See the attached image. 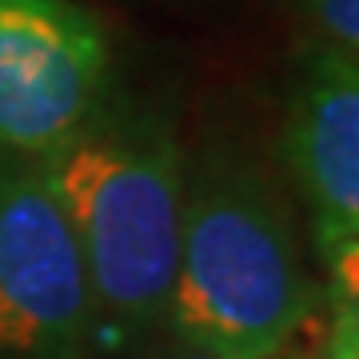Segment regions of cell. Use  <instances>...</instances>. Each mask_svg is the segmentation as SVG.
<instances>
[{
	"instance_id": "7a4b0ae2",
	"label": "cell",
	"mask_w": 359,
	"mask_h": 359,
	"mask_svg": "<svg viewBox=\"0 0 359 359\" xmlns=\"http://www.w3.org/2000/svg\"><path fill=\"white\" fill-rule=\"evenodd\" d=\"M36 160L84 252L96 327L132 339L168 320L188 180L172 132L100 112Z\"/></svg>"
},
{
	"instance_id": "52a82bcc",
	"label": "cell",
	"mask_w": 359,
	"mask_h": 359,
	"mask_svg": "<svg viewBox=\"0 0 359 359\" xmlns=\"http://www.w3.org/2000/svg\"><path fill=\"white\" fill-rule=\"evenodd\" d=\"M311 25L339 52H359V0H304Z\"/></svg>"
},
{
	"instance_id": "3957f363",
	"label": "cell",
	"mask_w": 359,
	"mask_h": 359,
	"mask_svg": "<svg viewBox=\"0 0 359 359\" xmlns=\"http://www.w3.org/2000/svg\"><path fill=\"white\" fill-rule=\"evenodd\" d=\"M96 335L84 252L36 156L0 152V359H80Z\"/></svg>"
},
{
	"instance_id": "ba28073f",
	"label": "cell",
	"mask_w": 359,
	"mask_h": 359,
	"mask_svg": "<svg viewBox=\"0 0 359 359\" xmlns=\"http://www.w3.org/2000/svg\"><path fill=\"white\" fill-rule=\"evenodd\" d=\"M168 359H219V355H212V351H204V347L180 344V339H176V347H172V355H168Z\"/></svg>"
},
{
	"instance_id": "8992f818",
	"label": "cell",
	"mask_w": 359,
	"mask_h": 359,
	"mask_svg": "<svg viewBox=\"0 0 359 359\" xmlns=\"http://www.w3.org/2000/svg\"><path fill=\"white\" fill-rule=\"evenodd\" d=\"M327 259V351L323 359H359V236L323 252Z\"/></svg>"
},
{
	"instance_id": "5b68a950",
	"label": "cell",
	"mask_w": 359,
	"mask_h": 359,
	"mask_svg": "<svg viewBox=\"0 0 359 359\" xmlns=\"http://www.w3.org/2000/svg\"><path fill=\"white\" fill-rule=\"evenodd\" d=\"M283 148L308 200L316 248L359 236V52L327 48L308 65Z\"/></svg>"
},
{
	"instance_id": "277c9868",
	"label": "cell",
	"mask_w": 359,
	"mask_h": 359,
	"mask_svg": "<svg viewBox=\"0 0 359 359\" xmlns=\"http://www.w3.org/2000/svg\"><path fill=\"white\" fill-rule=\"evenodd\" d=\"M108 36L72 0H0V152L44 156L100 116Z\"/></svg>"
},
{
	"instance_id": "6da1fadb",
	"label": "cell",
	"mask_w": 359,
	"mask_h": 359,
	"mask_svg": "<svg viewBox=\"0 0 359 359\" xmlns=\"http://www.w3.org/2000/svg\"><path fill=\"white\" fill-rule=\"evenodd\" d=\"M311 280L283 196L240 160H208L184 180L168 320L180 344L219 359H271L311 320Z\"/></svg>"
}]
</instances>
